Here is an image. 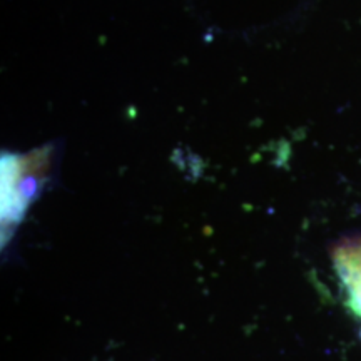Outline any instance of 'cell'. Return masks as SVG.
Listing matches in <instances>:
<instances>
[{
    "label": "cell",
    "instance_id": "obj_1",
    "mask_svg": "<svg viewBox=\"0 0 361 361\" xmlns=\"http://www.w3.org/2000/svg\"><path fill=\"white\" fill-rule=\"evenodd\" d=\"M47 149L30 154H4L2 159V224L13 228L42 188L47 173Z\"/></svg>",
    "mask_w": 361,
    "mask_h": 361
}]
</instances>
